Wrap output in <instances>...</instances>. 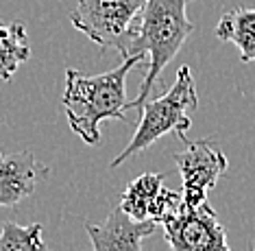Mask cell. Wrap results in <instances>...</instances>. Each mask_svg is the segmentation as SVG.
I'll return each mask as SVG.
<instances>
[{"instance_id": "obj_1", "label": "cell", "mask_w": 255, "mask_h": 251, "mask_svg": "<svg viewBox=\"0 0 255 251\" xmlns=\"http://www.w3.org/2000/svg\"><path fill=\"white\" fill-rule=\"evenodd\" d=\"M137 63H146L144 57H125L120 66L103 74H83L74 68L66 70L61 105L68 125L85 144L101 140L103 120H127V77Z\"/></svg>"}, {"instance_id": "obj_10", "label": "cell", "mask_w": 255, "mask_h": 251, "mask_svg": "<svg viewBox=\"0 0 255 251\" xmlns=\"http://www.w3.org/2000/svg\"><path fill=\"white\" fill-rule=\"evenodd\" d=\"M214 33L220 42L238 46L242 63H255V9L236 7L225 11Z\"/></svg>"}, {"instance_id": "obj_6", "label": "cell", "mask_w": 255, "mask_h": 251, "mask_svg": "<svg viewBox=\"0 0 255 251\" xmlns=\"http://www.w3.org/2000/svg\"><path fill=\"white\" fill-rule=\"evenodd\" d=\"M175 164L181 173V203L201 206L218 179L227 173L229 160L214 140H196L185 142V151L175 153Z\"/></svg>"}, {"instance_id": "obj_13", "label": "cell", "mask_w": 255, "mask_h": 251, "mask_svg": "<svg viewBox=\"0 0 255 251\" xmlns=\"http://www.w3.org/2000/svg\"><path fill=\"white\" fill-rule=\"evenodd\" d=\"M188 2H190V0H188Z\"/></svg>"}, {"instance_id": "obj_7", "label": "cell", "mask_w": 255, "mask_h": 251, "mask_svg": "<svg viewBox=\"0 0 255 251\" xmlns=\"http://www.w3.org/2000/svg\"><path fill=\"white\" fill-rule=\"evenodd\" d=\"M164 173H144L127 186L120 199V210L133 221L161 223L181 203V195L164 186Z\"/></svg>"}, {"instance_id": "obj_12", "label": "cell", "mask_w": 255, "mask_h": 251, "mask_svg": "<svg viewBox=\"0 0 255 251\" xmlns=\"http://www.w3.org/2000/svg\"><path fill=\"white\" fill-rule=\"evenodd\" d=\"M44 227L39 223L18 225L4 221L0 230V251H50L42 238Z\"/></svg>"}, {"instance_id": "obj_3", "label": "cell", "mask_w": 255, "mask_h": 251, "mask_svg": "<svg viewBox=\"0 0 255 251\" xmlns=\"http://www.w3.org/2000/svg\"><path fill=\"white\" fill-rule=\"evenodd\" d=\"M199 107V94L190 66H181L177 70L175 85L157 98H150L140 105V122L137 129L131 136L129 144L123 149V153L112 162V168H118L131 160L133 155L146 151L153 142H157L161 136L175 133L185 144L188 142V131L192 127V112Z\"/></svg>"}, {"instance_id": "obj_9", "label": "cell", "mask_w": 255, "mask_h": 251, "mask_svg": "<svg viewBox=\"0 0 255 251\" xmlns=\"http://www.w3.org/2000/svg\"><path fill=\"white\" fill-rule=\"evenodd\" d=\"M157 223L150 221H133L118 208L109 212L103 223L85 221L92 249L90 251H142L144 238L155 232Z\"/></svg>"}, {"instance_id": "obj_11", "label": "cell", "mask_w": 255, "mask_h": 251, "mask_svg": "<svg viewBox=\"0 0 255 251\" xmlns=\"http://www.w3.org/2000/svg\"><path fill=\"white\" fill-rule=\"evenodd\" d=\"M31 57L26 28L22 22L0 20V81H11L22 63Z\"/></svg>"}, {"instance_id": "obj_5", "label": "cell", "mask_w": 255, "mask_h": 251, "mask_svg": "<svg viewBox=\"0 0 255 251\" xmlns=\"http://www.w3.org/2000/svg\"><path fill=\"white\" fill-rule=\"evenodd\" d=\"M159 225L170 251H231L225 227L210 201L201 206L179 203Z\"/></svg>"}, {"instance_id": "obj_2", "label": "cell", "mask_w": 255, "mask_h": 251, "mask_svg": "<svg viewBox=\"0 0 255 251\" xmlns=\"http://www.w3.org/2000/svg\"><path fill=\"white\" fill-rule=\"evenodd\" d=\"M185 7L188 0H146L129 48V57L137 55L146 59V77L137 98L129 101L127 109H140V105L148 101L164 68L175 59L185 39L192 35L194 24L185 15Z\"/></svg>"}, {"instance_id": "obj_8", "label": "cell", "mask_w": 255, "mask_h": 251, "mask_svg": "<svg viewBox=\"0 0 255 251\" xmlns=\"http://www.w3.org/2000/svg\"><path fill=\"white\" fill-rule=\"evenodd\" d=\"M48 177L50 168L28 151L11 155L0 151V208H15Z\"/></svg>"}, {"instance_id": "obj_4", "label": "cell", "mask_w": 255, "mask_h": 251, "mask_svg": "<svg viewBox=\"0 0 255 251\" xmlns=\"http://www.w3.org/2000/svg\"><path fill=\"white\" fill-rule=\"evenodd\" d=\"M144 4L146 0H77L70 22L103 50L114 48L129 57Z\"/></svg>"}]
</instances>
